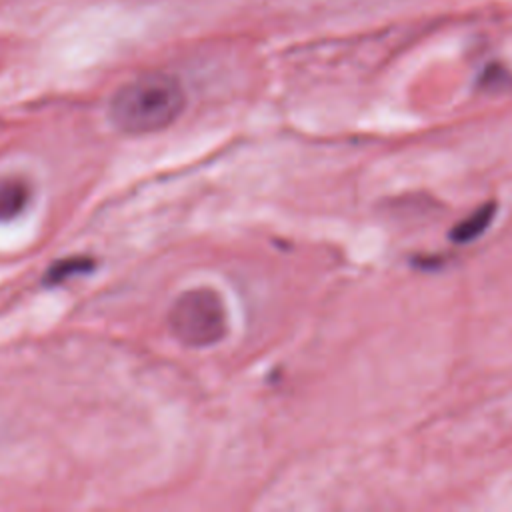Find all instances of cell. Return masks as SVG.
Instances as JSON below:
<instances>
[{
  "instance_id": "cell-1",
  "label": "cell",
  "mask_w": 512,
  "mask_h": 512,
  "mask_svg": "<svg viewBox=\"0 0 512 512\" xmlns=\"http://www.w3.org/2000/svg\"><path fill=\"white\" fill-rule=\"evenodd\" d=\"M186 106V90L178 76L144 72L116 88L108 104L110 122L126 134H150L176 122Z\"/></svg>"
},
{
  "instance_id": "cell-2",
  "label": "cell",
  "mask_w": 512,
  "mask_h": 512,
  "mask_svg": "<svg viewBox=\"0 0 512 512\" xmlns=\"http://www.w3.org/2000/svg\"><path fill=\"white\" fill-rule=\"evenodd\" d=\"M168 326L186 346L202 348L224 338L228 322L226 308L218 292L210 288H192L182 292L170 312Z\"/></svg>"
},
{
  "instance_id": "cell-3",
  "label": "cell",
  "mask_w": 512,
  "mask_h": 512,
  "mask_svg": "<svg viewBox=\"0 0 512 512\" xmlns=\"http://www.w3.org/2000/svg\"><path fill=\"white\" fill-rule=\"evenodd\" d=\"M32 196V188L22 178H0V222H10L22 214Z\"/></svg>"
},
{
  "instance_id": "cell-4",
  "label": "cell",
  "mask_w": 512,
  "mask_h": 512,
  "mask_svg": "<svg viewBox=\"0 0 512 512\" xmlns=\"http://www.w3.org/2000/svg\"><path fill=\"white\" fill-rule=\"evenodd\" d=\"M496 214V204L494 202H486L482 206H478L470 216H466L464 220H460L452 230H450V238L458 244L462 242H472L474 238H478L488 224L492 222Z\"/></svg>"
},
{
  "instance_id": "cell-5",
  "label": "cell",
  "mask_w": 512,
  "mask_h": 512,
  "mask_svg": "<svg viewBox=\"0 0 512 512\" xmlns=\"http://www.w3.org/2000/svg\"><path fill=\"white\" fill-rule=\"evenodd\" d=\"M92 268V260L90 258H80V256H74V258H66L58 264H54L50 270H48V282L50 284H58L70 276H76V274H84Z\"/></svg>"
},
{
  "instance_id": "cell-6",
  "label": "cell",
  "mask_w": 512,
  "mask_h": 512,
  "mask_svg": "<svg viewBox=\"0 0 512 512\" xmlns=\"http://www.w3.org/2000/svg\"><path fill=\"white\" fill-rule=\"evenodd\" d=\"M508 84L510 82V76H508V72L504 70V68H500V66H488L486 70H484V74H482V80H480V86L482 88H490V90H498V86L500 84Z\"/></svg>"
}]
</instances>
